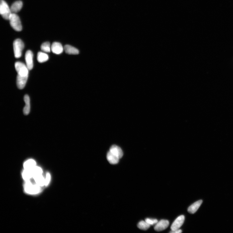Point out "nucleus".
<instances>
[{
    "label": "nucleus",
    "instance_id": "f257e3e1",
    "mask_svg": "<svg viewBox=\"0 0 233 233\" xmlns=\"http://www.w3.org/2000/svg\"><path fill=\"white\" fill-rule=\"evenodd\" d=\"M15 67L18 74L17 85L18 88L22 90L25 87L29 76V69L26 65L20 62L15 63Z\"/></svg>",
    "mask_w": 233,
    "mask_h": 233
},
{
    "label": "nucleus",
    "instance_id": "f03ea898",
    "mask_svg": "<svg viewBox=\"0 0 233 233\" xmlns=\"http://www.w3.org/2000/svg\"><path fill=\"white\" fill-rule=\"evenodd\" d=\"M25 181V192L30 194H36L39 193L41 191V186L36 184H34L31 180Z\"/></svg>",
    "mask_w": 233,
    "mask_h": 233
},
{
    "label": "nucleus",
    "instance_id": "7ed1b4c3",
    "mask_svg": "<svg viewBox=\"0 0 233 233\" xmlns=\"http://www.w3.org/2000/svg\"><path fill=\"white\" fill-rule=\"evenodd\" d=\"M9 20L11 26L14 30L18 31H21L22 26L21 20L19 17L16 13H12Z\"/></svg>",
    "mask_w": 233,
    "mask_h": 233
},
{
    "label": "nucleus",
    "instance_id": "20e7f679",
    "mask_svg": "<svg viewBox=\"0 0 233 233\" xmlns=\"http://www.w3.org/2000/svg\"><path fill=\"white\" fill-rule=\"evenodd\" d=\"M13 46L15 57L20 58L21 56L22 51L25 47L24 43L21 40L18 39L14 41Z\"/></svg>",
    "mask_w": 233,
    "mask_h": 233
},
{
    "label": "nucleus",
    "instance_id": "39448f33",
    "mask_svg": "<svg viewBox=\"0 0 233 233\" xmlns=\"http://www.w3.org/2000/svg\"><path fill=\"white\" fill-rule=\"evenodd\" d=\"M0 13L4 19L6 20H9L12 13L11 8L4 0H1L0 3Z\"/></svg>",
    "mask_w": 233,
    "mask_h": 233
},
{
    "label": "nucleus",
    "instance_id": "423d86ee",
    "mask_svg": "<svg viewBox=\"0 0 233 233\" xmlns=\"http://www.w3.org/2000/svg\"><path fill=\"white\" fill-rule=\"evenodd\" d=\"M33 54L31 50H28L25 53L26 65L29 70H31L33 68Z\"/></svg>",
    "mask_w": 233,
    "mask_h": 233
},
{
    "label": "nucleus",
    "instance_id": "0eeeda50",
    "mask_svg": "<svg viewBox=\"0 0 233 233\" xmlns=\"http://www.w3.org/2000/svg\"><path fill=\"white\" fill-rule=\"evenodd\" d=\"M185 217L184 215H180L177 218L172 224L171 227L172 231L179 229L184 222Z\"/></svg>",
    "mask_w": 233,
    "mask_h": 233
},
{
    "label": "nucleus",
    "instance_id": "6e6552de",
    "mask_svg": "<svg viewBox=\"0 0 233 233\" xmlns=\"http://www.w3.org/2000/svg\"><path fill=\"white\" fill-rule=\"evenodd\" d=\"M169 224L168 221L165 220H162L160 221L156 224L154 227V229L157 231H160L164 230L168 227Z\"/></svg>",
    "mask_w": 233,
    "mask_h": 233
},
{
    "label": "nucleus",
    "instance_id": "1a4fd4ad",
    "mask_svg": "<svg viewBox=\"0 0 233 233\" xmlns=\"http://www.w3.org/2000/svg\"><path fill=\"white\" fill-rule=\"evenodd\" d=\"M51 50L54 54H59L63 52L64 48L61 44L55 42L51 46Z\"/></svg>",
    "mask_w": 233,
    "mask_h": 233
},
{
    "label": "nucleus",
    "instance_id": "9d476101",
    "mask_svg": "<svg viewBox=\"0 0 233 233\" xmlns=\"http://www.w3.org/2000/svg\"><path fill=\"white\" fill-rule=\"evenodd\" d=\"M110 151L118 157L119 159L122 158L123 156V152L122 149L116 145L112 146L110 149Z\"/></svg>",
    "mask_w": 233,
    "mask_h": 233
},
{
    "label": "nucleus",
    "instance_id": "9b49d317",
    "mask_svg": "<svg viewBox=\"0 0 233 233\" xmlns=\"http://www.w3.org/2000/svg\"><path fill=\"white\" fill-rule=\"evenodd\" d=\"M107 158L110 164L112 165L117 164L120 159L110 151L107 153Z\"/></svg>",
    "mask_w": 233,
    "mask_h": 233
},
{
    "label": "nucleus",
    "instance_id": "f8f14e48",
    "mask_svg": "<svg viewBox=\"0 0 233 233\" xmlns=\"http://www.w3.org/2000/svg\"><path fill=\"white\" fill-rule=\"evenodd\" d=\"M202 203V201L200 200L195 202L191 205L188 208V212L191 214H194L196 212Z\"/></svg>",
    "mask_w": 233,
    "mask_h": 233
},
{
    "label": "nucleus",
    "instance_id": "ddd939ff",
    "mask_svg": "<svg viewBox=\"0 0 233 233\" xmlns=\"http://www.w3.org/2000/svg\"><path fill=\"white\" fill-rule=\"evenodd\" d=\"M23 6L22 2L21 1H18L14 3L11 6V10L12 13H16L19 12Z\"/></svg>",
    "mask_w": 233,
    "mask_h": 233
},
{
    "label": "nucleus",
    "instance_id": "4468645a",
    "mask_svg": "<svg viewBox=\"0 0 233 233\" xmlns=\"http://www.w3.org/2000/svg\"><path fill=\"white\" fill-rule=\"evenodd\" d=\"M64 50L67 54H69L76 55L79 54V51L78 49L70 45H65L64 46Z\"/></svg>",
    "mask_w": 233,
    "mask_h": 233
},
{
    "label": "nucleus",
    "instance_id": "2eb2a0df",
    "mask_svg": "<svg viewBox=\"0 0 233 233\" xmlns=\"http://www.w3.org/2000/svg\"><path fill=\"white\" fill-rule=\"evenodd\" d=\"M25 106L23 109V113L25 115L28 114L30 111V98L29 96L25 95L24 98Z\"/></svg>",
    "mask_w": 233,
    "mask_h": 233
},
{
    "label": "nucleus",
    "instance_id": "dca6fc26",
    "mask_svg": "<svg viewBox=\"0 0 233 233\" xmlns=\"http://www.w3.org/2000/svg\"><path fill=\"white\" fill-rule=\"evenodd\" d=\"M37 59L39 62H45L49 59L48 55L42 52H39L37 54Z\"/></svg>",
    "mask_w": 233,
    "mask_h": 233
},
{
    "label": "nucleus",
    "instance_id": "f3484780",
    "mask_svg": "<svg viewBox=\"0 0 233 233\" xmlns=\"http://www.w3.org/2000/svg\"><path fill=\"white\" fill-rule=\"evenodd\" d=\"M23 178L25 181L31 180L33 178V174H32L31 169H25L23 171L22 173Z\"/></svg>",
    "mask_w": 233,
    "mask_h": 233
},
{
    "label": "nucleus",
    "instance_id": "a211bd4d",
    "mask_svg": "<svg viewBox=\"0 0 233 233\" xmlns=\"http://www.w3.org/2000/svg\"><path fill=\"white\" fill-rule=\"evenodd\" d=\"M36 162L33 159H30L26 161L23 165L25 169H31L36 166Z\"/></svg>",
    "mask_w": 233,
    "mask_h": 233
},
{
    "label": "nucleus",
    "instance_id": "6ab92c4d",
    "mask_svg": "<svg viewBox=\"0 0 233 233\" xmlns=\"http://www.w3.org/2000/svg\"><path fill=\"white\" fill-rule=\"evenodd\" d=\"M33 178L36 184L41 187L45 185V179L42 175L35 176Z\"/></svg>",
    "mask_w": 233,
    "mask_h": 233
},
{
    "label": "nucleus",
    "instance_id": "aec40b11",
    "mask_svg": "<svg viewBox=\"0 0 233 233\" xmlns=\"http://www.w3.org/2000/svg\"><path fill=\"white\" fill-rule=\"evenodd\" d=\"M149 225L145 221H143L140 222L138 224L137 226L140 229L143 230H146L150 227Z\"/></svg>",
    "mask_w": 233,
    "mask_h": 233
},
{
    "label": "nucleus",
    "instance_id": "412c9836",
    "mask_svg": "<svg viewBox=\"0 0 233 233\" xmlns=\"http://www.w3.org/2000/svg\"><path fill=\"white\" fill-rule=\"evenodd\" d=\"M41 48L42 51L46 53H50L51 50L50 44L48 42H46L42 44Z\"/></svg>",
    "mask_w": 233,
    "mask_h": 233
},
{
    "label": "nucleus",
    "instance_id": "4be33fe9",
    "mask_svg": "<svg viewBox=\"0 0 233 233\" xmlns=\"http://www.w3.org/2000/svg\"><path fill=\"white\" fill-rule=\"evenodd\" d=\"M31 169L32 174H33V178L35 176L42 175V169L39 167L36 166Z\"/></svg>",
    "mask_w": 233,
    "mask_h": 233
},
{
    "label": "nucleus",
    "instance_id": "5701e85b",
    "mask_svg": "<svg viewBox=\"0 0 233 233\" xmlns=\"http://www.w3.org/2000/svg\"><path fill=\"white\" fill-rule=\"evenodd\" d=\"M145 221L150 225H153L156 224L158 222V220L156 219L146 218Z\"/></svg>",
    "mask_w": 233,
    "mask_h": 233
},
{
    "label": "nucleus",
    "instance_id": "b1692460",
    "mask_svg": "<svg viewBox=\"0 0 233 233\" xmlns=\"http://www.w3.org/2000/svg\"><path fill=\"white\" fill-rule=\"evenodd\" d=\"M51 180V175L50 173H48L46 174V178H45V185L48 186L50 183Z\"/></svg>",
    "mask_w": 233,
    "mask_h": 233
},
{
    "label": "nucleus",
    "instance_id": "393cba45",
    "mask_svg": "<svg viewBox=\"0 0 233 233\" xmlns=\"http://www.w3.org/2000/svg\"><path fill=\"white\" fill-rule=\"evenodd\" d=\"M182 232V231L181 230L179 229L175 231H172L170 232L171 233H180Z\"/></svg>",
    "mask_w": 233,
    "mask_h": 233
}]
</instances>
